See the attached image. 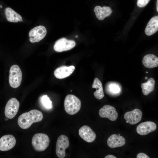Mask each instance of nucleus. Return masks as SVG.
Wrapping results in <instances>:
<instances>
[{
    "label": "nucleus",
    "instance_id": "nucleus-1",
    "mask_svg": "<svg viewBox=\"0 0 158 158\" xmlns=\"http://www.w3.org/2000/svg\"><path fill=\"white\" fill-rule=\"evenodd\" d=\"M43 118V115L41 111L37 109H33L20 115L18 118V122L21 128L26 129L29 128L33 123L41 121Z\"/></svg>",
    "mask_w": 158,
    "mask_h": 158
},
{
    "label": "nucleus",
    "instance_id": "nucleus-2",
    "mask_svg": "<svg viewBox=\"0 0 158 158\" xmlns=\"http://www.w3.org/2000/svg\"><path fill=\"white\" fill-rule=\"evenodd\" d=\"M64 107L65 110L67 114L73 115L79 111L81 107V102L75 95H68L65 98Z\"/></svg>",
    "mask_w": 158,
    "mask_h": 158
},
{
    "label": "nucleus",
    "instance_id": "nucleus-3",
    "mask_svg": "<svg viewBox=\"0 0 158 158\" xmlns=\"http://www.w3.org/2000/svg\"><path fill=\"white\" fill-rule=\"evenodd\" d=\"M50 139L48 136L43 133L35 134L32 140V144L34 149L38 152L45 150L48 147Z\"/></svg>",
    "mask_w": 158,
    "mask_h": 158
},
{
    "label": "nucleus",
    "instance_id": "nucleus-4",
    "mask_svg": "<svg viewBox=\"0 0 158 158\" xmlns=\"http://www.w3.org/2000/svg\"><path fill=\"white\" fill-rule=\"evenodd\" d=\"M22 75L19 67L14 65L10 68L9 71V81L10 86L13 88L18 87L20 85Z\"/></svg>",
    "mask_w": 158,
    "mask_h": 158
},
{
    "label": "nucleus",
    "instance_id": "nucleus-5",
    "mask_svg": "<svg viewBox=\"0 0 158 158\" xmlns=\"http://www.w3.org/2000/svg\"><path fill=\"white\" fill-rule=\"evenodd\" d=\"M69 145V140L67 136L64 135H61L58 137L56 148V152L58 157H65L66 155L65 150Z\"/></svg>",
    "mask_w": 158,
    "mask_h": 158
},
{
    "label": "nucleus",
    "instance_id": "nucleus-6",
    "mask_svg": "<svg viewBox=\"0 0 158 158\" xmlns=\"http://www.w3.org/2000/svg\"><path fill=\"white\" fill-rule=\"evenodd\" d=\"M20 106L19 101L16 98L10 99L7 102L5 109L6 116L9 119H12L17 114Z\"/></svg>",
    "mask_w": 158,
    "mask_h": 158
},
{
    "label": "nucleus",
    "instance_id": "nucleus-7",
    "mask_svg": "<svg viewBox=\"0 0 158 158\" xmlns=\"http://www.w3.org/2000/svg\"><path fill=\"white\" fill-rule=\"evenodd\" d=\"M105 92L111 97H114L120 96L122 92V87L119 83L113 81L107 82L104 87Z\"/></svg>",
    "mask_w": 158,
    "mask_h": 158
},
{
    "label": "nucleus",
    "instance_id": "nucleus-8",
    "mask_svg": "<svg viewBox=\"0 0 158 158\" xmlns=\"http://www.w3.org/2000/svg\"><path fill=\"white\" fill-rule=\"evenodd\" d=\"M47 34V30L44 26L35 27L30 31L29 36L30 41L32 43L38 42L43 39Z\"/></svg>",
    "mask_w": 158,
    "mask_h": 158
},
{
    "label": "nucleus",
    "instance_id": "nucleus-9",
    "mask_svg": "<svg viewBox=\"0 0 158 158\" xmlns=\"http://www.w3.org/2000/svg\"><path fill=\"white\" fill-rule=\"evenodd\" d=\"M75 45V43L74 40L62 38L56 42L54 48L55 51L61 52L70 50L74 47Z\"/></svg>",
    "mask_w": 158,
    "mask_h": 158
},
{
    "label": "nucleus",
    "instance_id": "nucleus-10",
    "mask_svg": "<svg viewBox=\"0 0 158 158\" xmlns=\"http://www.w3.org/2000/svg\"><path fill=\"white\" fill-rule=\"evenodd\" d=\"M99 115L102 118H107L112 121H116L118 114L115 108L109 105H105L101 108L99 112Z\"/></svg>",
    "mask_w": 158,
    "mask_h": 158
},
{
    "label": "nucleus",
    "instance_id": "nucleus-11",
    "mask_svg": "<svg viewBox=\"0 0 158 158\" xmlns=\"http://www.w3.org/2000/svg\"><path fill=\"white\" fill-rule=\"evenodd\" d=\"M16 142V139L13 135L3 136L0 138V150L6 151L10 150L14 147Z\"/></svg>",
    "mask_w": 158,
    "mask_h": 158
},
{
    "label": "nucleus",
    "instance_id": "nucleus-12",
    "mask_svg": "<svg viewBox=\"0 0 158 158\" xmlns=\"http://www.w3.org/2000/svg\"><path fill=\"white\" fill-rule=\"evenodd\" d=\"M79 134L80 137L87 142H92L95 139L96 134L89 126L84 125L79 130Z\"/></svg>",
    "mask_w": 158,
    "mask_h": 158
},
{
    "label": "nucleus",
    "instance_id": "nucleus-13",
    "mask_svg": "<svg viewBox=\"0 0 158 158\" xmlns=\"http://www.w3.org/2000/svg\"><path fill=\"white\" fill-rule=\"evenodd\" d=\"M142 112L138 109L126 112L124 116V119L128 123L132 125L135 124L141 120L142 116Z\"/></svg>",
    "mask_w": 158,
    "mask_h": 158
},
{
    "label": "nucleus",
    "instance_id": "nucleus-14",
    "mask_svg": "<svg viewBox=\"0 0 158 158\" xmlns=\"http://www.w3.org/2000/svg\"><path fill=\"white\" fill-rule=\"evenodd\" d=\"M157 128L156 124L153 122L146 121L139 124L136 128L138 134L142 135H145L154 131Z\"/></svg>",
    "mask_w": 158,
    "mask_h": 158
},
{
    "label": "nucleus",
    "instance_id": "nucleus-15",
    "mask_svg": "<svg viewBox=\"0 0 158 158\" xmlns=\"http://www.w3.org/2000/svg\"><path fill=\"white\" fill-rule=\"evenodd\" d=\"M75 68L73 66H63L56 69L54 74L57 78L63 79L70 75L74 71Z\"/></svg>",
    "mask_w": 158,
    "mask_h": 158
},
{
    "label": "nucleus",
    "instance_id": "nucleus-16",
    "mask_svg": "<svg viewBox=\"0 0 158 158\" xmlns=\"http://www.w3.org/2000/svg\"><path fill=\"white\" fill-rule=\"evenodd\" d=\"M125 143L126 140L123 137L115 134L111 135L107 140V144L111 148L121 147Z\"/></svg>",
    "mask_w": 158,
    "mask_h": 158
},
{
    "label": "nucleus",
    "instance_id": "nucleus-17",
    "mask_svg": "<svg viewBox=\"0 0 158 158\" xmlns=\"http://www.w3.org/2000/svg\"><path fill=\"white\" fill-rule=\"evenodd\" d=\"M94 11L97 18L100 20H103L105 18L110 16L112 12L111 8L108 6L103 7L97 6L94 8Z\"/></svg>",
    "mask_w": 158,
    "mask_h": 158
},
{
    "label": "nucleus",
    "instance_id": "nucleus-18",
    "mask_svg": "<svg viewBox=\"0 0 158 158\" xmlns=\"http://www.w3.org/2000/svg\"><path fill=\"white\" fill-rule=\"evenodd\" d=\"M142 63L146 68H152L158 66V58L154 54H149L143 57Z\"/></svg>",
    "mask_w": 158,
    "mask_h": 158
},
{
    "label": "nucleus",
    "instance_id": "nucleus-19",
    "mask_svg": "<svg viewBox=\"0 0 158 158\" xmlns=\"http://www.w3.org/2000/svg\"><path fill=\"white\" fill-rule=\"evenodd\" d=\"M158 30V16L152 18L148 22L145 30V33L147 36L151 35Z\"/></svg>",
    "mask_w": 158,
    "mask_h": 158
},
{
    "label": "nucleus",
    "instance_id": "nucleus-20",
    "mask_svg": "<svg viewBox=\"0 0 158 158\" xmlns=\"http://www.w3.org/2000/svg\"><path fill=\"white\" fill-rule=\"evenodd\" d=\"M5 12L6 19L8 21L17 23L23 21L21 16L11 8L7 7L5 9Z\"/></svg>",
    "mask_w": 158,
    "mask_h": 158
},
{
    "label": "nucleus",
    "instance_id": "nucleus-21",
    "mask_svg": "<svg viewBox=\"0 0 158 158\" xmlns=\"http://www.w3.org/2000/svg\"><path fill=\"white\" fill-rule=\"evenodd\" d=\"M93 88H95L96 91L94 93V95L96 98L98 99H102L104 96V94L101 81L97 78H95L92 85Z\"/></svg>",
    "mask_w": 158,
    "mask_h": 158
},
{
    "label": "nucleus",
    "instance_id": "nucleus-22",
    "mask_svg": "<svg viewBox=\"0 0 158 158\" xmlns=\"http://www.w3.org/2000/svg\"><path fill=\"white\" fill-rule=\"evenodd\" d=\"M155 81L152 78L149 79L147 81L141 84L142 92L145 95H147L153 92L154 88Z\"/></svg>",
    "mask_w": 158,
    "mask_h": 158
},
{
    "label": "nucleus",
    "instance_id": "nucleus-23",
    "mask_svg": "<svg viewBox=\"0 0 158 158\" xmlns=\"http://www.w3.org/2000/svg\"><path fill=\"white\" fill-rule=\"evenodd\" d=\"M41 102L43 107L47 109L52 107V102L47 95L42 96L40 98Z\"/></svg>",
    "mask_w": 158,
    "mask_h": 158
},
{
    "label": "nucleus",
    "instance_id": "nucleus-24",
    "mask_svg": "<svg viewBox=\"0 0 158 158\" xmlns=\"http://www.w3.org/2000/svg\"><path fill=\"white\" fill-rule=\"evenodd\" d=\"M150 0H138L137 6L140 7L145 6L148 3Z\"/></svg>",
    "mask_w": 158,
    "mask_h": 158
},
{
    "label": "nucleus",
    "instance_id": "nucleus-25",
    "mask_svg": "<svg viewBox=\"0 0 158 158\" xmlns=\"http://www.w3.org/2000/svg\"><path fill=\"white\" fill-rule=\"evenodd\" d=\"M137 158H149L150 157L146 154L140 152L138 153L136 157Z\"/></svg>",
    "mask_w": 158,
    "mask_h": 158
},
{
    "label": "nucleus",
    "instance_id": "nucleus-26",
    "mask_svg": "<svg viewBox=\"0 0 158 158\" xmlns=\"http://www.w3.org/2000/svg\"><path fill=\"white\" fill-rule=\"evenodd\" d=\"M105 158H116V157L114 156L111 155V154H109L107 155L105 157Z\"/></svg>",
    "mask_w": 158,
    "mask_h": 158
},
{
    "label": "nucleus",
    "instance_id": "nucleus-27",
    "mask_svg": "<svg viewBox=\"0 0 158 158\" xmlns=\"http://www.w3.org/2000/svg\"><path fill=\"white\" fill-rule=\"evenodd\" d=\"M157 11L158 12V0H157Z\"/></svg>",
    "mask_w": 158,
    "mask_h": 158
},
{
    "label": "nucleus",
    "instance_id": "nucleus-28",
    "mask_svg": "<svg viewBox=\"0 0 158 158\" xmlns=\"http://www.w3.org/2000/svg\"><path fill=\"white\" fill-rule=\"evenodd\" d=\"M145 79H147V77H145Z\"/></svg>",
    "mask_w": 158,
    "mask_h": 158
},
{
    "label": "nucleus",
    "instance_id": "nucleus-29",
    "mask_svg": "<svg viewBox=\"0 0 158 158\" xmlns=\"http://www.w3.org/2000/svg\"><path fill=\"white\" fill-rule=\"evenodd\" d=\"M2 6H0V7L2 8Z\"/></svg>",
    "mask_w": 158,
    "mask_h": 158
},
{
    "label": "nucleus",
    "instance_id": "nucleus-30",
    "mask_svg": "<svg viewBox=\"0 0 158 158\" xmlns=\"http://www.w3.org/2000/svg\"><path fill=\"white\" fill-rule=\"evenodd\" d=\"M146 73H148V72H147V71L146 72Z\"/></svg>",
    "mask_w": 158,
    "mask_h": 158
},
{
    "label": "nucleus",
    "instance_id": "nucleus-31",
    "mask_svg": "<svg viewBox=\"0 0 158 158\" xmlns=\"http://www.w3.org/2000/svg\"><path fill=\"white\" fill-rule=\"evenodd\" d=\"M126 123H128V122L127 121H126Z\"/></svg>",
    "mask_w": 158,
    "mask_h": 158
},
{
    "label": "nucleus",
    "instance_id": "nucleus-32",
    "mask_svg": "<svg viewBox=\"0 0 158 158\" xmlns=\"http://www.w3.org/2000/svg\"><path fill=\"white\" fill-rule=\"evenodd\" d=\"M118 135H120V134H118Z\"/></svg>",
    "mask_w": 158,
    "mask_h": 158
},
{
    "label": "nucleus",
    "instance_id": "nucleus-33",
    "mask_svg": "<svg viewBox=\"0 0 158 158\" xmlns=\"http://www.w3.org/2000/svg\"></svg>",
    "mask_w": 158,
    "mask_h": 158
}]
</instances>
